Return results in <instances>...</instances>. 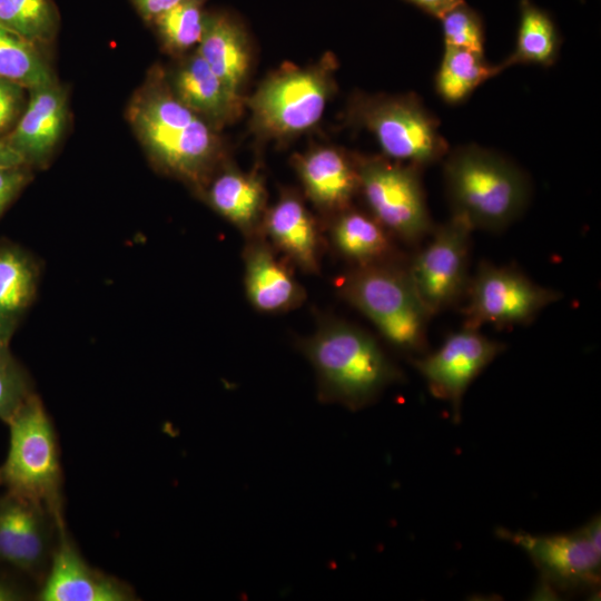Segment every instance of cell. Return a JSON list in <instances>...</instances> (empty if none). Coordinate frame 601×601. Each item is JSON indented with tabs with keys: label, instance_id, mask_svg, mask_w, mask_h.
<instances>
[{
	"label": "cell",
	"instance_id": "obj_1",
	"mask_svg": "<svg viewBox=\"0 0 601 601\" xmlns=\"http://www.w3.org/2000/svg\"><path fill=\"white\" fill-rule=\"evenodd\" d=\"M315 370L318 398L351 411L372 404L402 372L364 329L331 321L300 343Z\"/></svg>",
	"mask_w": 601,
	"mask_h": 601
},
{
	"label": "cell",
	"instance_id": "obj_2",
	"mask_svg": "<svg viewBox=\"0 0 601 601\" xmlns=\"http://www.w3.org/2000/svg\"><path fill=\"white\" fill-rule=\"evenodd\" d=\"M129 118L141 142L166 171L193 184L204 183L219 156L209 122L161 83H152L131 102Z\"/></svg>",
	"mask_w": 601,
	"mask_h": 601
},
{
	"label": "cell",
	"instance_id": "obj_3",
	"mask_svg": "<svg viewBox=\"0 0 601 601\" xmlns=\"http://www.w3.org/2000/svg\"><path fill=\"white\" fill-rule=\"evenodd\" d=\"M444 180L452 213L464 216L474 229L506 228L530 197L529 180L515 164L476 145L447 152Z\"/></svg>",
	"mask_w": 601,
	"mask_h": 601
},
{
	"label": "cell",
	"instance_id": "obj_4",
	"mask_svg": "<svg viewBox=\"0 0 601 601\" xmlns=\"http://www.w3.org/2000/svg\"><path fill=\"white\" fill-rule=\"evenodd\" d=\"M337 287L392 346L406 354H425L431 316L406 268L394 262L356 266L337 282Z\"/></svg>",
	"mask_w": 601,
	"mask_h": 601
},
{
	"label": "cell",
	"instance_id": "obj_5",
	"mask_svg": "<svg viewBox=\"0 0 601 601\" xmlns=\"http://www.w3.org/2000/svg\"><path fill=\"white\" fill-rule=\"evenodd\" d=\"M7 425L9 447L0 467L1 485L7 492L43 506L65 524L59 446L39 396L33 393Z\"/></svg>",
	"mask_w": 601,
	"mask_h": 601
},
{
	"label": "cell",
	"instance_id": "obj_6",
	"mask_svg": "<svg viewBox=\"0 0 601 601\" xmlns=\"http://www.w3.org/2000/svg\"><path fill=\"white\" fill-rule=\"evenodd\" d=\"M353 122L368 129L386 158L426 167L450 151L440 132V121L414 95L355 97L351 106Z\"/></svg>",
	"mask_w": 601,
	"mask_h": 601
},
{
	"label": "cell",
	"instance_id": "obj_7",
	"mask_svg": "<svg viewBox=\"0 0 601 601\" xmlns=\"http://www.w3.org/2000/svg\"><path fill=\"white\" fill-rule=\"evenodd\" d=\"M359 189L371 215L408 244L431 235L434 226L421 183V168L386 157H355Z\"/></svg>",
	"mask_w": 601,
	"mask_h": 601
},
{
	"label": "cell",
	"instance_id": "obj_8",
	"mask_svg": "<svg viewBox=\"0 0 601 601\" xmlns=\"http://www.w3.org/2000/svg\"><path fill=\"white\" fill-rule=\"evenodd\" d=\"M333 58L269 77L249 100L256 128L274 138L303 132L322 117L333 90Z\"/></svg>",
	"mask_w": 601,
	"mask_h": 601
},
{
	"label": "cell",
	"instance_id": "obj_9",
	"mask_svg": "<svg viewBox=\"0 0 601 601\" xmlns=\"http://www.w3.org/2000/svg\"><path fill=\"white\" fill-rule=\"evenodd\" d=\"M473 229L464 216L452 213L447 221L434 227L427 245L415 254L406 268L431 317L465 295Z\"/></svg>",
	"mask_w": 601,
	"mask_h": 601
},
{
	"label": "cell",
	"instance_id": "obj_10",
	"mask_svg": "<svg viewBox=\"0 0 601 601\" xmlns=\"http://www.w3.org/2000/svg\"><path fill=\"white\" fill-rule=\"evenodd\" d=\"M464 327L484 324L503 327L528 324L538 313L561 298L558 290L542 287L514 267L483 262L465 292Z\"/></svg>",
	"mask_w": 601,
	"mask_h": 601
},
{
	"label": "cell",
	"instance_id": "obj_11",
	"mask_svg": "<svg viewBox=\"0 0 601 601\" xmlns=\"http://www.w3.org/2000/svg\"><path fill=\"white\" fill-rule=\"evenodd\" d=\"M524 550L543 579L562 591L597 587L600 581V518L570 534L533 535L500 530Z\"/></svg>",
	"mask_w": 601,
	"mask_h": 601
},
{
	"label": "cell",
	"instance_id": "obj_12",
	"mask_svg": "<svg viewBox=\"0 0 601 601\" xmlns=\"http://www.w3.org/2000/svg\"><path fill=\"white\" fill-rule=\"evenodd\" d=\"M62 525L41 505L7 491L0 494V566L38 589Z\"/></svg>",
	"mask_w": 601,
	"mask_h": 601
},
{
	"label": "cell",
	"instance_id": "obj_13",
	"mask_svg": "<svg viewBox=\"0 0 601 601\" xmlns=\"http://www.w3.org/2000/svg\"><path fill=\"white\" fill-rule=\"evenodd\" d=\"M504 348V344L485 337L479 329L463 327L449 335L435 352L415 357L412 363L431 393L450 403L456 422L467 387Z\"/></svg>",
	"mask_w": 601,
	"mask_h": 601
},
{
	"label": "cell",
	"instance_id": "obj_14",
	"mask_svg": "<svg viewBox=\"0 0 601 601\" xmlns=\"http://www.w3.org/2000/svg\"><path fill=\"white\" fill-rule=\"evenodd\" d=\"M134 590L98 569L81 555L66 525L59 526L47 573L39 584L38 601H131Z\"/></svg>",
	"mask_w": 601,
	"mask_h": 601
},
{
	"label": "cell",
	"instance_id": "obj_15",
	"mask_svg": "<svg viewBox=\"0 0 601 601\" xmlns=\"http://www.w3.org/2000/svg\"><path fill=\"white\" fill-rule=\"evenodd\" d=\"M30 90V100L8 142L26 162L41 164L51 156L65 130L67 97L56 82Z\"/></svg>",
	"mask_w": 601,
	"mask_h": 601
},
{
	"label": "cell",
	"instance_id": "obj_16",
	"mask_svg": "<svg viewBox=\"0 0 601 601\" xmlns=\"http://www.w3.org/2000/svg\"><path fill=\"white\" fill-rule=\"evenodd\" d=\"M295 167L307 196L323 210L339 213L349 207L358 193L356 159L338 149H314L296 157Z\"/></svg>",
	"mask_w": 601,
	"mask_h": 601
},
{
	"label": "cell",
	"instance_id": "obj_17",
	"mask_svg": "<svg viewBox=\"0 0 601 601\" xmlns=\"http://www.w3.org/2000/svg\"><path fill=\"white\" fill-rule=\"evenodd\" d=\"M245 290L249 303L264 313H283L297 307L304 290L268 244L253 239L244 250Z\"/></svg>",
	"mask_w": 601,
	"mask_h": 601
},
{
	"label": "cell",
	"instance_id": "obj_18",
	"mask_svg": "<svg viewBox=\"0 0 601 601\" xmlns=\"http://www.w3.org/2000/svg\"><path fill=\"white\" fill-rule=\"evenodd\" d=\"M197 52L226 88L240 97L250 66L249 43L242 23L227 13H207Z\"/></svg>",
	"mask_w": 601,
	"mask_h": 601
},
{
	"label": "cell",
	"instance_id": "obj_19",
	"mask_svg": "<svg viewBox=\"0 0 601 601\" xmlns=\"http://www.w3.org/2000/svg\"><path fill=\"white\" fill-rule=\"evenodd\" d=\"M171 91L217 127L235 120L242 112V97L226 88L197 51L175 73Z\"/></svg>",
	"mask_w": 601,
	"mask_h": 601
},
{
	"label": "cell",
	"instance_id": "obj_20",
	"mask_svg": "<svg viewBox=\"0 0 601 601\" xmlns=\"http://www.w3.org/2000/svg\"><path fill=\"white\" fill-rule=\"evenodd\" d=\"M263 225L273 244L304 272H318L319 238L316 223L293 195L283 196L265 215Z\"/></svg>",
	"mask_w": 601,
	"mask_h": 601
},
{
	"label": "cell",
	"instance_id": "obj_21",
	"mask_svg": "<svg viewBox=\"0 0 601 601\" xmlns=\"http://www.w3.org/2000/svg\"><path fill=\"white\" fill-rule=\"evenodd\" d=\"M207 199L216 211L249 237L265 215L266 191L255 174L226 169L210 184Z\"/></svg>",
	"mask_w": 601,
	"mask_h": 601
},
{
	"label": "cell",
	"instance_id": "obj_22",
	"mask_svg": "<svg viewBox=\"0 0 601 601\" xmlns=\"http://www.w3.org/2000/svg\"><path fill=\"white\" fill-rule=\"evenodd\" d=\"M38 267L20 248L0 247V346L9 342L31 305L38 283Z\"/></svg>",
	"mask_w": 601,
	"mask_h": 601
},
{
	"label": "cell",
	"instance_id": "obj_23",
	"mask_svg": "<svg viewBox=\"0 0 601 601\" xmlns=\"http://www.w3.org/2000/svg\"><path fill=\"white\" fill-rule=\"evenodd\" d=\"M335 248L356 266L393 262L391 234L371 215L349 207L332 226Z\"/></svg>",
	"mask_w": 601,
	"mask_h": 601
},
{
	"label": "cell",
	"instance_id": "obj_24",
	"mask_svg": "<svg viewBox=\"0 0 601 601\" xmlns=\"http://www.w3.org/2000/svg\"><path fill=\"white\" fill-rule=\"evenodd\" d=\"M561 38L550 13L531 0L520 1V23L514 50L500 63V72L514 65L534 63L550 67L555 63Z\"/></svg>",
	"mask_w": 601,
	"mask_h": 601
},
{
	"label": "cell",
	"instance_id": "obj_25",
	"mask_svg": "<svg viewBox=\"0 0 601 601\" xmlns=\"http://www.w3.org/2000/svg\"><path fill=\"white\" fill-rule=\"evenodd\" d=\"M499 73L497 66L489 63L484 53L444 46L435 75V90L446 104L457 105L480 85Z\"/></svg>",
	"mask_w": 601,
	"mask_h": 601
},
{
	"label": "cell",
	"instance_id": "obj_26",
	"mask_svg": "<svg viewBox=\"0 0 601 601\" xmlns=\"http://www.w3.org/2000/svg\"><path fill=\"white\" fill-rule=\"evenodd\" d=\"M0 78L33 89L55 82L35 43L0 23Z\"/></svg>",
	"mask_w": 601,
	"mask_h": 601
},
{
	"label": "cell",
	"instance_id": "obj_27",
	"mask_svg": "<svg viewBox=\"0 0 601 601\" xmlns=\"http://www.w3.org/2000/svg\"><path fill=\"white\" fill-rule=\"evenodd\" d=\"M0 23L33 43L48 42L58 16L50 0H0Z\"/></svg>",
	"mask_w": 601,
	"mask_h": 601
},
{
	"label": "cell",
	"instance_id": "obj_28",
	"mask_svg": "<svg viewBox=\"0 0 601 601\" xmlns=\"http://www.w3.org/2000/svg\"><path fill=\"white\" fill-rule=\"evenodd\" d=\"M204 1L181 0L152 21L168 50L183 52L199 43L207 14Z\"/></svg>",
	"mask_w": 601,
	"mask_h": 601
},
{
	"label": "cell",
	"instance_id": "obj_29",
	"mask_svg": "<svg viewBox=\"0 0 601 601\" xmlns=\"http://www.w3.org/2000/svg\"><path fill=\"white\" fill-rule=\"evenodd\" d=\"M444 46L484 53V23L482 16L465 1L439 19Z\"/></svg>",
	"mask_w": 601,
	"mask_h": 601
},
{
	"label": "cell",
	"instance_id": "obj_30",
	"mask_svg": "<svg viewBox=\"0 0 601 601\" xmlns=\"http://www.w3.org/2000/svg\"><path fill=\"white\" fill-rule=\"evenodd\" d=\"M33 394L31 381L9 346H0V420L7 422Z\"/></svg>",
	"mask_w": 601,
	"mask_h": 601
},
{
	"label": "cell",
	"instance_id": "obj_31",
	"mask_svg": "<svg viewBox=\"0 0 601 601\" xmlns=\"http://www.w3.org/2000/svg\"><path fill=\"white\" fill-rule=\"evenodd\" d=\"M26 578L0 566V601H26L35 599L36 589Z\"/></svg>",
	"mask_w": 601,
	"mask_h": 601
},
{
	"label": "cell",
	"instance_id": "obj_32",
	"mask_svg": "<svg viewBox=\"0 0 601 601\" xmlns=\"http://www.w3.org/2000/svg\"><path fill=\"white\" fill-rule=\"evenodd\" d=\"M22 102V87L0 78V130L7 128L19 114Z\"/></svg>",
	"mask_w": 601,
	"mask_h": 601
},
{
	"label": "cell",
	"instance_id": "obj_33",
	"mask_svg": "<svg viewBox=\"0 0 601 601\" xmlns=\"http://www.w3.org/2000/svg\"><path fill=\"white\" fill-rule=\"evenodd\" d=\"M26 181L27 175L21 169V166L0 167V214L19 193Z\"/></svg>",
	"mask_w": 601,
	"mask_h": 601
},
{
	"label": "cell",
	"instance_id": "obj_34",
	"mask_svg": "<svg viewBox=\"0 0 601 601\" xmlns=\"http://www.w3.org/2000/svg\"><path fill=\"white\" fill-rule=\"evenodd\" d=\"M180 1L181 0H132L140 16L146 21H154L159 14Z\"/></svg>",
	"mask_w": 601,
	"mask_h": 601
},
{
	"label": "cell",
	"instance_id": "obj_35",
	"mask_svg": "<svg viewBox=\"0 0 601 601\" xmlns=\"http://www.w3.org/2000/svg\"><path fill=\"white\" fill-rule=\"evenodd\" d=\"M415 6L424 13L440 19L449 10L463 2L464 0H405Z\"/></svg>",
	"mask_w": 601,
	"mask_h": 601
},
{
	"label": "cell",
	"instance_id": "obj_36",
	"mask_svg": "<svg viewBox=\"0 0 601 601\" xmlns=\"http://www.w3.org/2000/svg\"><path fill=\"white\" fill-rule=\"evenodd\" d=\"M23 164L24 158L8 141L0 140V167H16Z\"/></svg>",
	"mask_w": 601,
	"mask_h": 601
},
{
	"label": "cell",
	"instance_id": "obj_37",
	"mask_svg": "<svg viewBox=\"0 0 601 601\" xmlns=\"http://www.w3.org/2000/svg\"><path fill=\"white\" fill-rule=\"evenodd\" d=\"M0 485H1V482H0Z\"/></svg>",
	"mask_w": 601,
	"mask_h": 601
}]
</instances>
